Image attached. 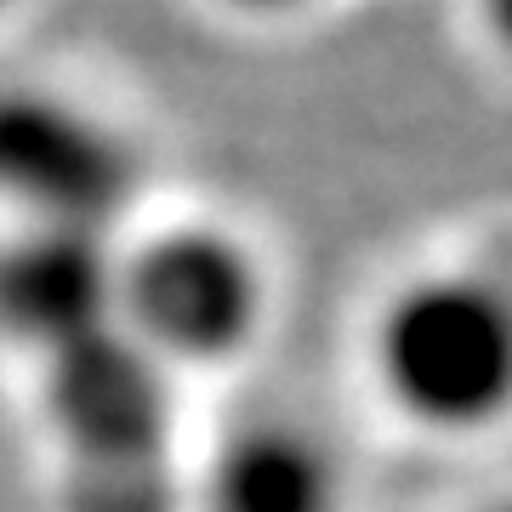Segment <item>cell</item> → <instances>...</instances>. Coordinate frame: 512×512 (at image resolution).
<instances>
[{
	"mask_svg": "<svg viewBox=\"0 0 512 512\" xmlns=\"http://www.w3.org/2000/svg\"><path fill=\"white\" fill-rule=\"evenodd\" d=\"M40 404L69 450L74 512H171V370L120 325L40 365Z\"/></svg>",
	"mask_w": 512,
	"mask_h": 512,
	"instance_id": "6da1fadb",
	"label": "cell"
},
{
	"mask_svg": "<svg viewBox=\"0 0 512 512\" xmlns=\"http://www.w3.org/2000/svg\"><path fill=\"white\" fill-rule=\"evenodd\" d=\"M376 382L427 433H473L501 416L512 382V325L495 285L467 274L421 279L376 325Z\"/></svg>",
	"mask_w": 512,
	"mask_h": 512,
	"instance_id": "7a4b0ae2",
	"label": "cell"
},
{
	"mask_svg": "<svg viewBox=\"0 0 512 512\" xmlns=\"http://www.w3.org/2000/svg\"><path fill=\"white\" fill-rule=\"evenodd\" d=\"M268 308V285L245 239L183 222L120 256L114 325L137 348L171 365H222L251 348Z\"/></svg>",
	"mask_w": 512,
	"mask_h": 512,
	"instance_id": "3957f363",
	"label": "cell"
},
{
	"mask_svg": "<svg viewBox=\"0 0 512 512\" xmlns=\"http://www.w3.org/2000/svg\"><path fill=\"white\" fill-rule=\"evenodd\" d=\"M0 200L29 228L109 234L137 200V154L109 120L57 92H0Z\"/></svg>",
	"mask_w": 512,
	"mask_h": 512,
	"instance_id": "277c9868",
	"label": "cell"
},
{
	"mask_svg": "<svg viewBox=\"0 0 512 512\" xmlns=\"http://www.w3.org/2000/svg\"><path fill=\"white\" fill-rule=\"evenodd\" d=\"M120 251L86 228H29L0 245V336L46 365L114 325Z\"/></svg>",
	"mask_w": 512,
	"mask_h": 512,
	"instance_id": "5b68a950",
	"label": "cell"
},
{
	"mask_svg": "<svg viewBox=\"0 0 512 512\" xmlns=\"http://www.w3.org/2000/svg\"><path fill=\"white\" fill-rule=\"evenodd\" d=\"M336 461L313 433L268 421L222 444L205 473V512H336Z\"/></svg>",
	"mask_w": 512,
	"mask_h": 512,
	"instance_id": "8992f818",
	"label": "cell"
},
{
	"mask_svg": "<svg viewBox=\"0 0 512 512\" xmlns=\"http://www.w3.org/2000/svg\"><path fill=\"white\" fill-rule=\"evenodd\" d=\"M245 12H285V6H302V0H234Z\"/></svg>",
	"mask_w": 512,
	"mask_h": 512,
	"instance_id": "52a82bcc",
	"label": "cell"
}]
</instances>
